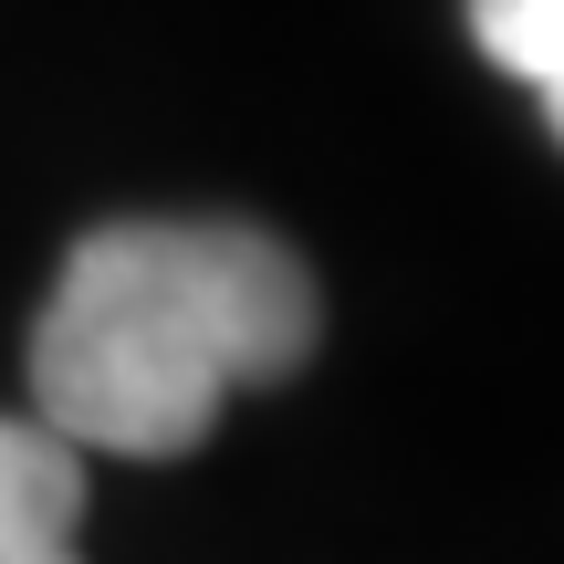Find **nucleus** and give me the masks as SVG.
Here are the masks:
<instances>
[{
	"label": "nucleus",
	"instance_id": "nucleus-1",
	"mask_svg": "<svg viewBox=\"0 0 564 564\" xmlns=\"http://www.w3.org/2000/svg\"><path fill=\"white\" fill-rule=\"evenodd\" d=\"M324 335V293L251 220H105L63 251L32 324V408L74 449L178 460L230 398L282 387Z\"/></svg>",
	"mask_w": 564,
	"mask_h": 564
},
{
	"label": "nucleus",
	"instance_id": "nucleus-2",
	"mask_svg": "<svg viewBox=\"0 0 564 564\" xmlns=\"http://www.w3.org/2000/svg\"><path fill=\"white\" fill-rule=\"evenodd\" d=\"M84 449L53 419H0V564H84Z\"/></svg>",
	"mask_w": 564,
	"mask_h": 564
},
{
	"label": "nucleus",
	"instance_id": "nucleus-3",
	"mask_svg": "<svg viewBox=\"0 0 564 564\" xmlns=\"http://www.w3.org/2000/svg\"><path fill=\"white\" fill-rule=\"evenodd\" d=\"M470 42H481L512 84H533L544 126L564 137V0H470Z\"/></svg>",
	"mask_w": 564,
	"mask_h": 564
}]
</instances>
